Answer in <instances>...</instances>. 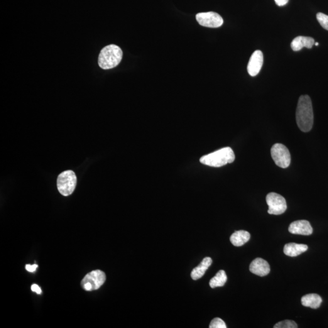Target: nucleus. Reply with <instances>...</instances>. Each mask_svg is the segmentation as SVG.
Masks as SVG:
<instances>
[{
    "instance_id": "1",
    "label": "nucleus",
    "mask_w": 328,
    "mask_h": 328,
    "mask_svg": "<svg viewBox=\"0 0 328 328\" xmlns=\"http://www.w3.org/2000/svg\"><path fill=\"white\" fill-rule=\"evenodd\" d=\"M296 121L301 131L309 132L311 130L314 124L311 99L309 95H301L298 99L296 110Z\"/></svg>"
},
{
    "instance_id": "2",
    "label": "nucleus",
    "mask_w": 328,
    "mask_h": 328,
    "mask_svg": "<svg viewBox=\"0 0 328 328\" xmlns=\"http://www.w3.org/2000/svg\"><path fill=\"white\" fill-rule=\"evenodd\" d=\"M123 52L119 46L110 45L100 51L98 59L99 67L103 70H110L116 67L121 63Z\"/></svg>"
},
{
    "instance_id": "3",
    "label": "nucleus",
    "mask_w": 328,
    "mask_h": 328,
    "mask_svg": "<svg viewBox=\"0 0 328 328\" xmlns=\"http://www.w3.org/2000/svg\"><path fill=\"white\" fill-rule=\"evenodd\" d=\"M236 156L231 147H225L212 153L202 156L200 163L213 167H221L234 162Z\"/></svg>"
},
{
    "instance_id": "4",
    "label": "nucleus",
    "mask_w": 328,
    "mask_h": 328,
    "mask_svg": "<svg viewBox=\"0 0 328 328\" xmlns=\"http://www.w3.org/2000/svg\"><path fill=\"white\" fill-rule=\"evenodd\" d=\"M76 184V175L72 170L65 171L58 176V190L61 195L65 197H68L74 192Z\"/></svg>"
},
{
    "instance_id": "5",
    "label": "nucleus",
    "mask_w": 328,
    "mask_h": 328,
    "mask_svg": "<svg viewBox=\"0 0 328 328\" xmlns=\"http://www.w3.org/2000/svg\"><path fill=\"white\" fill-rule=\"evenodd\" d=\"M106 280V275L100 270L93 271L83 278L81 285L83 290L92 291L99 290Z\"/></svg>"
},
{
    "instance_id": "6",
    "label": "nucleus",
    "mask_w": 328,
    "mask_h": 328,
    "mask_svg": "<svg viewBox=\"0 0 328 328\" xmlns=\"http://www.w3.org/2000/svg\"><path fill=\"white\" fill-rule=\"evenodd\" d=\"M271 156L276 165L282 168H288L291 164L290 151L281 144H275L271 148Z\"/></svg>"
},
{
    "instance_id": "7",
    "label": "nucleus",
    "mask_w": 328,
    "mask_h": 328,
    "mask_svg": "<svg viewBox=\"0 0 328 328\" xmlns=\"http://www.w3.org/2000/svg\"><path fill=\"white\" fill-rule=\"evenodd\" d=\"M266 202L268 205V214L279 215L284 214L287 209L286 200L282 196L276 193H269L266 196Z\"/></svg>"
},
{
    "instance_id": "8",
    "label": "nucleus",
    "mask_w": 328,
    "mask_h": 328,
    "mask_svg": "<svg viewBox=\"0 0 328 328\" xmlns=\"http://www.w3.org/2000/svg\"><path fill=\"white\" fill-rule=\"evenodd\" d=\"M198 23L204 27L217 28L223 24L224 20L219 14L214 12H201L196 16Z\"/></svg>"
},
{
    "instance_id": "9",
    "label": "nucleus",
    "mask_w": 328,
    "mask_h": 328,
    "mask_svg": "<svg viewBox=\"0 0 328 328\" xmlns=\"http://www.w3.org/2000/svg\"><path fill=\"white\" fill-rule=\"evenodd\" d=\"M263 64V54L256 50L252 54L247 65V72L251 76H255L260 72Z\"/></svg>"
},
{
    "instance_id": "10",
    "label": "nucleus",
    "mask_w": 328,
    "mask_h": 328,
    "mask_svg": "<svg viewBox=\"0 0 328 328\" xmlns=\"http://www.w3.org/2000/svg\"><path fill=\"white\" fill-rule=\"evenodd\" d=\"M289 232L292 234L310 236L312 234L313 229L309 221L307 220H298L290 224Z\"/></svg>"
},
{
    "instance_id": "11",
    "label": "nucleus",
    "mask_w": 328,
    "mask_h": 328,
    "mask_svg": "<svg viewBox=\"0 0 328 328\" xmlns=\"http://www.w3.org/2000/svg\"><path fill=\"white\" fill-rule=\"evenodd\" d=\"M249 270L256 275L264 276L270 273L271 268L268 262L264 259L256 258L250 264Z\"/></svg>"
},
{
    "instance_id": "12",
    "label": "nucleus",
    "mask_w": 328,
    "mask_h": 328,
    "mask_svg": "<svg viewBox=\"0 0 328 328\" xmlns=\"http://www.w3.org/2000/svg\"><path fill=\"white\" fill-rule=\"evenodd\" d=\"M314 44V39L310 36H298L293 39L291 46L293 51H298L303 48H312Z\"/></svg>"
},
{
    "instance_id": "13",
    "label": "nucleus",
    "mask_w": 328,
    "mask_h": 328,
    "mask_svg": "<svg viewBox=\"0 0 328 328\" xmlns=\"http://www.w3.org/2000/svg\"><path fill=\"white\" fill-rule=\"evenodd\" d=\"M212 264V259L210 257H205L199 266L196 267L191 273V277L194 280H197L204 276L205 272Z\"/></svg>"
},
{
    "instance_id": "14",
    "label": "nucleus",
    "mask_w": 328,
    "mask_h": 328,
    "mask_svg": "<svg viewBox=\"0 0 328 328\" xmlns=\"http://www.w3.org/2000/svg\"><path fill=\"white\" fill-rule=\"evenodd\" d=\"M308 249V246L305 244L291 243L286 244L283 251L286 255L295 257L307 251Z\"/></svg>"
},
{
    "instance_id": "15",
    "label": "nucleus",
    "mask_w": 328,
    "mask_h": 328,
    "mask_svg": "<svg viewBox=\"0 0 328 328\" xmlns=\"http://www.w3.org/2000/svg\"><path fill=\"white\" fill-rule=\"evenodd\" d=\"M322 302L321 297L316 293H310L302 298V304L306 307L317 309L320 307Z\"/></svg>"
},
{
    "instance_id": "16",
    "label": "nucleus",
    "mask_w": 328,
    "mask_h": 328,
    "mask_svg": "<svg viewBox=\"0 0 328 328\" xmlns=\"http://www.w3.org/2000/svg\"><path fill=\"white\" fill-rule=\"evenodd\" d=\"M251 238V235L245 231H238L235 232L232 235L230 240L234 246L240 247L249 241Z\"/></svg>"
},
{
    "instance_id": "17",
    "label": "nucleus",
    "mask_w": 328,
    "mask_h": 328,
    "mask_svg": "<svg viewBox=\"0 0 328 328\" xmlns=\"http://www.w3.org/2000/svg\"><path fill=\"white\" fill-rule=\"evenodd\" d=\"M227 276L223 270L218 272L216 275L210 280L209 285L212 288L222 287L227 282Z\"/></svg>"
},
{
    "instance_id": "18",
    "label": "nucleus",
    "mask_w": 328,
    "mask_h": 328,
    "mask_svg": "<svg viewBox=\"0 0 328 328\" xmlns=\"http://www.w3.org/2000/svg\"><path fill=\"white\" fill-rule=\"evenodd\" d=\"M274 328H297V324L293 320H286L277 323Z\"/></svg>"
},
{
    "instance_id": "19",
    "label": "nucleus",
    "mask_w": 328,
    "mask_h": 328,
    "mask_svg": "<svg viewBox=\"0 0 328 328\" xmlns=\"http://www.w3.org/2000/svg\"><path fill=\"white\" fill-rule=\"evenodd\" d=\"M317 19L320 25L328 31V16L319 12L317 14Z\"/></svg>"
},
{
    "instance_id": "20",
    "label": "nucleus",
    "mask_w": 328,
    "mask_h": 328,
    "mask_svg": "<svg viewBox=\"0 0 328 328\" xmlns=\"http://www.w3.org/2000/svg\"><path fill=\"white\" fill-rule=\"evenodd\" d=\"M210 328H226L227 326L225 322L220 318H215L210 323Z\"/></svg>"
},
{
    "instance_id": "21",
    "label": "nucleus",
    "mask_w": 328,
    "mask_h": 328,
    "mask_svg": "<svg viewBox=\"0 0 328 328\" xmlns=\"http://www.w3.org/2000/svg\"><path fill=\"white\" fill-rule=\"evenodd\" d=\"M37 268V264H34V265H29V264H27V265H26V270L30 272V273H33V272H35L36 268Z\"/></svg>"
},
{
    "instance_id": "22",
    "label": "nucleus",
    "mask_w": 328,
    "mask_h": 328,
    "mask_svg": "<svg viewBox=\"0 0 328 328\" xmlns=\"http://www.w3.org/2000/svg\"><path fill=\"white\" fill-rule=\"evenodd\" d=\"M31 290L33 292L38 293V294H41V292H41L40 288L38 285H36V284L31 286Z\"/></svg>"
},
{
    "instance_id": "23",
    "label": "nucleus",
    "mask_w": 328,
    "mask_h": 328,
    "mask_svg": "<svg viewBox=\"0 0 328 328\" xmlns=\"http://www.w3.org/2000/svg\"><path fill=\"white\" fill-rule=\"evenodd\" d=\"M275 1L278 6H283L288 3L289 0H275Z\"/></svg>"
},
{
    "instance_id": "24",
    "label": "nucleus",
    "mask_w": 328,
    "mask_h": 328,
    "mask_svg": "<svg viewBox=\"0 0 328 328\" xmlns=\"http://www.w3.org/2000/svg\"><path fill=\"white\" fill-rule=\"evenodd\" d=\"M314 45H315V46H318V45H319V43H317V42L315 43Z\"/></svg>"
}]
</instances>
